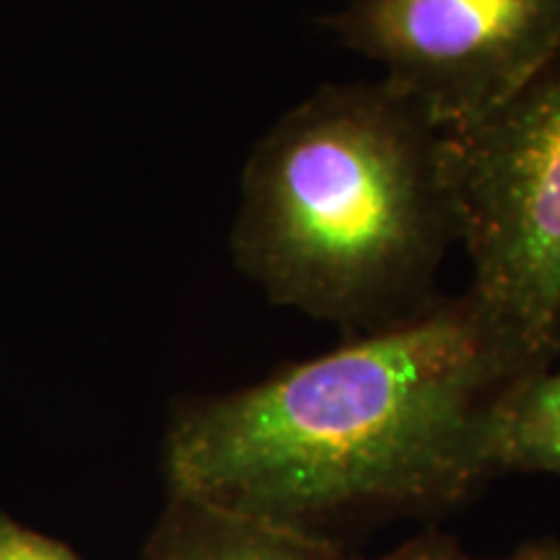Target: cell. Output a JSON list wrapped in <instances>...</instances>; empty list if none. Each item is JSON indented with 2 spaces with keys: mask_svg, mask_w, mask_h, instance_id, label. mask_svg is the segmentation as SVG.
Listing matches in <instances>:
<instances>
[{
  "mask_svg": "<svg viewBox=\"0 0 560 560\" xmlns=\"http://www.w3.org/2000/svg\"><path fill=\"white\" fill-rule=\"evenodd\" d=\"M535 359L470 291L319 359L172 412L170 493L317 535L371 511L459 503L488 480V425Z\"/></svg>",
  "mask_w": 560,
  "mask_h": 560,
  "instance_id": "6da1fadb",
  "label": "cell"
},
{
  "mask_svg": "<svg viewBox=\"0 0 560 560\" xmlns=\"http://www.w3.org/2000/svg\"><path fill=\"white\" fill-rule=\"evenodd\" d=\"M229 244L272 304L348 338L429 310L457 244L444 130L387 81L327 83L252 149Z\"/></svg>",
  "mask_w": 560,
  "mask_h": 560,
  "instance_id": "7a4b0ae2",
  "label": "cell"
},
{
  "mask_svg": "<svg viewBox=\"0 0 560 560\" xmlns=\"http://www.w3.org/2000/svg\"><path fill=\"white\" fill-rule=\"evenodd\" d=\"M472 299L535 359L560 355V50L486 117L444 132Z\"/></svg>",
  "mask_w": 560,
  "mask_h": 560,
  "instance_id": "3957f363",
  "label": "cell"
},
{
  "mask_svg": "<svg viewBox=\"0 0 560 560\" xmlns=\"http://www.w3.org/2000/svg\"><path fill=\"white\" fill-rule=\"evenodd\" d=\"M319 24L444 132L486 117L560 50V0H348Z\"/></svg>",
  "mask_w": 560,
  "mask_h": 560,
  "instance_id": "277c9868",
  "label": "cell"
},
{
  "mask_svg": "<svg viewBox=\"0 0 560 560\" xmlns=\"http://www.w3.org/2000/svg\"><path fill=\"white\" fill-rule=\"evenodd\" d=\"M145 560H348L310 532L172 495Z\"/></svg>",
  "mask_w": 560,
  "mask_h": 560,
  "instance_id": "5b68a950",
  "label": "cell"
},
{
  "mask_svg": "<svg viewBox=\"0 0 560 560\" xmlns=\"http://www.w3.org/2000/svg\"><path fill=\"white\" fill-rule=\"evenodd\" d=\"M490 472L560 478V355L520 376L495 402L488 425Z\"/></svg>",
  "mask_w": 560,
  "mask_h": 560,
  "instance_id": "8992f818",
  "label": "cell"
},
{
  "mask_svg": "<svg viewBox=\"0 0 560 560\" xmlns=\"http://www.w3.org/2000/svg\"><path fill=\"white\" fill-rule=\"evenodd\" d=\"M0 560H79L66 545L0 516Z\"/></svg>",
  "mask_w": 560,
  "mask_h": 560,
  "instance_id": "52a82bcc",
  "label": "cell"
},
{
  "mask_svg": "<svg viewBox=\"0 0 560 560\" xmlns=\"http://www.w3.org/2000/svg\"><path fill=\"white\" fill-rule=\"evenodd\" d=\"M387 560H472V558L465 556L457 545L444 540V537H425V540L410 542L408 548L395 552V556Z\"/></svg>",
  "mask_w": 560,
  "mask_h": 560,
  "instance_id": "ba28073f",
  "label": "cell"
},
{
  "mask_svg": "<svg viewBox=\"0 0 560 560\" xmlns=\"http://www.w3.org/2000/svg\"><path fill=\"white\" fill-rule=\"evenodd\" d=\"M503 560H560V545L556 542L527 545V548H522L520 552H514V556Z\"/></svg>",
  "mask_w": 560,
  "mask_h": 560,
  "instance_id": "9c48e42d",
  "label": "cell"
}]
</instances>
